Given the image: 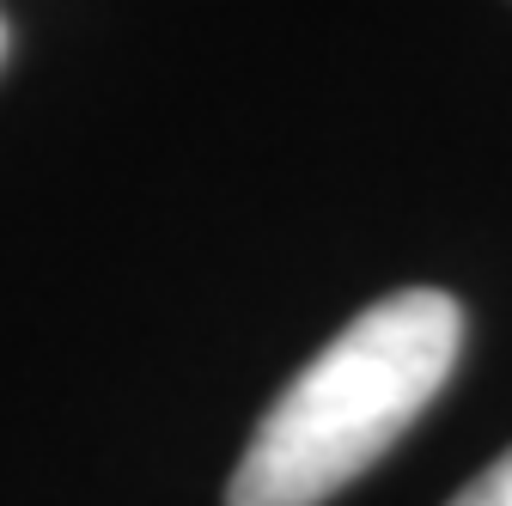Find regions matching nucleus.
<instances>
[{"label": "nucleus", "mask_w": 512, "mask_h": 506, "mask_svg": "<svg viewBox=\"0 0 512 506\" xmlns=\"http://www.w3.org/2000/svg\"><path fill=\"white\" fill-rule=\"evenodd\" d=\"M452 506H512V446H506V452L452 500Z\"/></svg>", "instance_id": "nucleus-2"}, {"label": "nucleus", "mask_w": 512, "mask_h": 506, "mask_svg": "<svg viewBox=\"0 0 512 506\" xmlns=\"http://www.w3.org/2000/svg\"><path fill=\"white\" fill-rule=\"evenodd\" d=\"M464 348V311L439 287H403L317 348L269 403L226 506H324L427 415Z\"/></svg>", "instance_id": "nucleus-1"}, {"label": "nucleus", "mask_w": 512, "mask_h": 506, "mask_svg": "<svg viewBox=\"0 0 512 506\" xmlns=\"http://www.w3.org/2000/svg\"><path fill=\"white\" fill-rule=\"evenodd\" d=\"M0 61H7V19H0Z\"/></svg>", "instance_id": "nucleus-3"}]
</instances>
